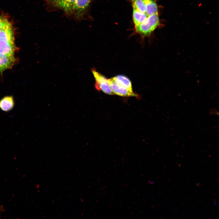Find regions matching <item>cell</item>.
Instances as JSON below:
<instances>
[{"label": "cell", "mask_w": 219, "mask_h": 219, "mask_svg": "<svg viewBox=\"0 0 219 219\" xmlns=\"http://www.w3.org/2000/svg\"><path fill=\"white\" fill-rule=\"evenodd\" d=\"M117 83L131 91H133L131 82L129 79L126 76L119 75L112 78Z\"/></svg>", "instance_id": "9"}, {"label": "cell", "mask_w": 219, "mask_h": 219, "mask_svg": "<svg viewBox=\"0 0 219 219\" xmlns=\"http://www.w3.org/2000/svg\"><path fill=\"white\" fill-rule=\"evenodd\" d=\"M148 16L145 13L133 8V19L135 26L144 22Z\"/></svg>", "instance_id": "10"}, {"label": "cell", "mask_w": 219, "mask_h": 219, "mask_svg": "<svg viewBox=\"0 0 219 219\" xmlns=\"http://www.w3.org/2000/svg\"><path fill=\"white\" fill-rule=\"evenodd\" d=\"M76 0H58L54 5L67 12L73 10V7Z\"/></svg>", "instance_id": "8"}, {"label": "cell", "mask_w": 219, "mask_h": 219, "mask_svg": "<svg viewBox=\"0 0 219 219\" xmlns=\"http://www.w3.org/2000/svg\"><path fill=\"white\" fill-rule=\"evenodd\" d=\"M109 84L113 94L124 97H136L137 95L119 84L112 78L108 79Z\"/></svg>", "instance_id": "3"}, {"label": "cell", "mask_w": 219, "mask_h": 219, "mask_svg": "<svg viewBox=\"0 0 219 219\" xmlns=\"http://www.w3.org/2000/svg\"><path fill=\"white\" fill-rule=\"evenodd\" d=\"M132 3L133 8L142 13H145L146 5L145 0H132Z\"/></svg>", "instance_id": "13"}, {"label": "cell", "mask_w": 219, "mask_h": 219, "mask_svg": "<svg viewBox=\"0 0 219 219\" xmlns=\"http://www.w3.org/2000/svg\"><path fill=\"white\" fill-rule=\"evenodd\" d=\"M92 71L96 80L95 87L97 89L101 90L109 95L114 94L109 83L108 79L94 68L92 69Z\"/></svg>", "instance_id": "2"}, {"label": "cell", "mask_w": 219, "mask_h": 219, "mask_svg": "<svg viewBox=\"0 0 219 219\" xmlns=\"http://www.w3.org/2000/svg\"><path fill=\"white\" fill-rule=\"evenodd\" d=\"M145 1L146 5L145 13L148 16L158 13V6L154 0H145Z\"/></svg>", "instance_id": "11"}, {"label": "cell", "mask_w": 219, "mask_h": 219, "mask_svg": "<svg viewBox=\"0 0 219 219\" xmlns=\"http://www.w3.org/2000/svg\"><path fill=\"white\" fill-rule=\"evenodd\" d=\"M10 23L8 19L4 17L0 16V30L2 29Z\"/></svg>", "instance_id": "14"}, {"label": "cell", "mask_w": 219, "mask_h": 219, "mask_svg": "<svg viewBox=\"0 0 219 219\" xmlns=\"http://www.w3.org/2000/svg\"><path fill=\"white\" fill-rule=\"evenodd\" d=\"M0 40L14 43L13 32L10 23L0 30Z\"/></svg>", "instance_id": "5"}, {"label": "cell", "mask_w": 219, "mask_h": 219, "mask_svg": "<svg viewBox=\"0 0 219 219\" xmlns=\"http://www.w3.org/2000/svg\"><path fill=\"white\" fill-rule=\"evenodd\" d=\"M15 61L14 55L0 53V72L11 68Z\"/></svg>", "instance_id": "4"}, {"label": "cell", "mask_w": 219, "mask_h": 219, "mask_svg": "<svg viewBox=\"0 0 219 219\" xmlns=\"http://www.w3.org/2000/svg\"><path fill=\"white\" fill-rule=\"evenodd\" d=\"M15 106V102L12 96H5L0 100V109L8 112L12 110Z\"/></svg>", "instance_id": "6"}, {"label": "cell", "mask_w": 219, "mask_h": 219, "mask_svg": "<svg viewBox=\"0 0 219 219\" xmlns=\"http://www.w3.org/2000/svg\"><path fill=\"white\" fill-rule=\"evenodd\" d=\"M159 24L158 13L148 16L143 23L135 26L136 32L144 36L149 35Z\"/></svg>", "instance_id": "1"}, {"label": "cell", "mask_w": 219, "mask_h": 219, "mask_svg": "<svg viewBox=\"0 0 219 219\" xmlns=\"http://www.w3.org/2000/svg\"><path fill=\"white\" fill-rule=\"evenodd\" d=\"M49 0L50 1H52L54 3L55 2H57L58 0Z\"/></svg>", "instance_id": "15"}, {"label": "cell", "mask_w": 219, "mask_h": 219, "mask_svg": "<svg viewBox=\"0 0 219 219\" xmlns=\"http://www.w3.org/2000/svg\"><path fill=\"white\" fill-rule=\"evenodd\" d=\"M91 0H76L73 7V10L81 12L88 7Z\"/></svg>", "instance_id": "12"}, {"label": "cell", "mask_w": 219, "mask_h": 219, "mask_svg": "<svg viewBox=\"0 0 219 219\" xmlns=\"http://www.w3.org/2000/svg\"><path fill=\"white\" fill-rule=\"evenodd\" d=\"M214 205H217V203H216V202H214Z\"/></svg>", "instance_id": "16"}, {"label": "cell", "mask_w": 219, "mask_h": 219, "mask_svg": "<svg viewBox=\"0 0 219 219\" xmlns=\"http://www.w3.org/2000/svg\"><path fill=\"white\" fill-rule=\"evenodd\" d=\"M15 50L14 43L0 40V53L14 55Z\"/></svg>", "instance_id": "7"}]
</instances>
